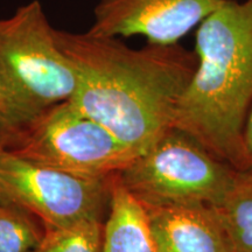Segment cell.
<instances>
[{
  "mask_svg": "<svg viewBox=\"0 0 252 252\" xmlns=\"http://www.w3.org/2000/svg\"><path fill=\"white\" fill-rule=\"evenodd\" d=\"M77 88L70 99L138 154L174 127L182 94L197 67L195 52L178 43L130 48L118 37L54 28Z\"/></svg>",
  "mask_w": 252,
  "mask_h": 252,
  "instance_id": "cell-1",
  "label": "cell"
},
{
  "mask_svg": "<svg viewBox=\"0 0 252 252\" xmlns=\"http://www.w3.org/2000/svg\"><path fill=\"white\" fill-rule=\"evenodd\" d=\"M197 67L182 94L174 127L236 169L252 105V0H224L198 25Z\"/></svg>",
  "mask_w": 252,
  "mask_h": 252,
  "instance_id": "cell-2",
  "label": "cell"
},
{
  "mask_svg": "<svg viewBox=\"0 0 252 252\" xmlns=\"http://www.w3.org/2000/svg\"><path fill=\"white\" fill-rule=\"evenodd\" d=\"M76 88V70L59 48L37 0L0 19V91L8 116L4 138L46 109L70 99Z\"/></svg>",
  "mask_w": 252,
  "mask_h": 252,
  "instance_id": "cell-3",
  "label": "cell"
},
{
  "mask_svg": "<svg viewBox=\"0 0 252 252\" xmlns=\"http://www.w3.org/2000/svg\"><path fill=\"white\" fill-rule=\"evenodd\" d=\"M0 147L26 161L93 179L117 174L139 156L71 100L14 128Z\"/></svg>",
  "mask_w": 252,
  "mask_h": 252,
  "instance_id": "cell-4",
  "label": "cell"
},
{
  "mask_svg": "<svg viewBox=\"0 0 252 252\" xmlns=\"http://www.w3.org/2000/svg\"><path fill=\"white\" fill-rule=\"evenodd\" d=\"M236 171L186 132L172 127L116 174L144 207L222 202Z\"/></svg>",
  "mask_w": 252,
  "mask_h": 252,
  "instance_id": "cell-5",
  "label": "cell"
},
{
  "mask_svg": "<svg viewBox=\"0 0 252 252\" xmlns=\"http://www.w3.org/2000/svg\"><path fill=\"white\" fill-rule=\"evenodd\" d=\"M115 175L82 178L26 161L0 147V195L36 216L46 229L105 220Z\"/></svg>",
  "mask_w": 252,
  "mask_h": 252,
  "instance_id": "cell-6",
  "label": "cell"
},
{
  "mask_svg": "<svg viewBox=\"0 0 252 252\" xmlns=\"http://www.w3.org/2000/svg\"><path fill=\"white\" fill-rule=\"evenodd\" d=\"M224 0H99L88 33L94 36L143 35L154 45H174Z\"/></svg>",
  "mask_w": 252,
  "mask_h": 252,
  "instance_id": "cell-7",
  "label": "cell"
},
{
  "mask_svg": "<svg viewBox=\"0 0 252 252\" xmlns=\"http://www.w3.org/2000/svg\"><path fill=\"white\" fill-rule=\"evenodd\" d=\"M144 208L157 252H232L214 207L189 203Z\"/></svg>",
  "mask_w": 252,
  "mask_h": 252,
  "instance_id": "cell-8",
  "label": "cell"
},
{
  "mask_svg": "<svg viewBox=\"0 0 252 252\" xmlns=\"http://www.w3.org/2000/svg\"><path fill=\"white\" fill-rule=\"evenodd\" d=\"M103 252H157L146 210L113 176Z\"/></svg>",
  "mask_w": 252,
  "mask_h": 252,
  "instance_id": "cell-9",
  "label": "cell"
},
{
  "mask_svg": "<svg viewBox=\"0 0 252 252\" xmlns=\"http://www.w3.org/2000/svg\"><path fill=\"white\" fill-rule=\"evenodd\" d=\"M214 209L232 252H252V168L236 171L228 193Z\"/></svg>",
  "mask_w": 252,
  "mask_h": 252,
  "instance_id": "cell-10",
  "label": "cell"
},
{
  "mask_svg": "<svg viewBox=\"0 0 252 252\" xmlns=\"http://www.w3.org/2000/svg\"><path fill=\"white\" fill-rule=\"evenodd\" d=\"M46 226L25 208L1 196L0 252H32L46 235Z\"/></svg>",
  "mask_w": 252,
  "mask_h": 252,
  "instance_id": "cell-11",
  "label": "cell"
},
{
  "mask_svg": "<svg viewBox=\"0 0 252 252\" xmlns=\"http://www.w3.org/2000/svg\"><path fill=\"white\" fill-rule=\"evenodd\" d=\"M104 222L86 220L65 228L47 229L42 242L32 252H103Z\"/></svg>",
  "mask_w": 252,
  "mask_h": 252,
  "instance_id": "cell-12",
  "label": "cell"
},
{
  "mask_svg": "<svg viewBox=\"0 0 252 252\" xmlns=\"http://www.w3.org/2000/svg\"><path fill=\"white\" fill-rule=\"evenodd\" d=\"M242 151H243L244 169L252 168V105L249 110L242 134Z\"/></svg>",
  "mask_w": 252,
  "mask_h": 252,
  "instance_id": "cell-13",
  "label": "cell"
},
{
  "mask_svg": "<svg viewBox=\"0 0 252 252\" xmlns=\"http://www.w3.org/2000/svg\"><path fill=\"white\" fill-rule=\"evenodd\" d=\"M8 130V116L7 110L4 102V98L1 96V91H0V144H1L2 138L6 132Z\"/></svg>",
  "mask_w": 252,
  "mask_h": 252,
  "instance_id": "cell-14",
  "label": "cell"
},
{
  "mask_svg": "<svg viewBox=\"0 0 252 252\" xmlns=\"http://www.w3.org/2000/svg\"><path fill=\"white\" fill-rule=\"evenodd\" d=\"M0 200H1V195H0Z\"/></svg>",
  "mask_w": 252,
  "mask_h": 252,
  "instance_id": "cell-15",
  "label": "cell"
}]
</instances>
